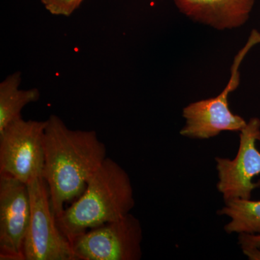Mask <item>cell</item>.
I'll return each instance as SVG.
<instances>
[{"instance_id": "3", "label": "cell", "mask_w": 260, "mask_h": 260, "mask_svg": "<svg viewBox=\"0 0 260 260\" xmlns=\"http://www.w3.org/2000/svg\"><path fill=\"white\" fill-rule=\"evenodd\" d=\"M260 44V32L253 30L245 45L234 57L230 80L217 96L191 103L183 109L185 125L180 130L184 138L207 140L218 136L222 132H241L247 122L231 111L229 96L240 83L239 68L249 51Z\"/></svg>"}, {"instance_id": "5", "label": "cell", "mask_w": 260, "mask_h": 260, "mask_svg": "<svg viewBox=\"0 0 260 260\" xmlns=\"http://www.w3.org/2000/svg\"><path fill=\"white\" fill-rule=\"evenodd\" d=\"M47 120H24L20 117L0 133V174L28 184L42 177L44 135Z\"/></svg>"}, {"instance_id": "12", "label": "cell", "mask_w": 260, "mask_h": 260, "mask_svg": "<svg viewBox=\"0 0 260 260\" xmlns=\"http://www.w3.org/2000/svg\"><path fill=\"white\" fill-rule=\"evenodd\" d=\"M84 0H41L43 6L51 15L70 16Z\"/></svg>"}, {"instance_id": "14", "label": "cell", "mask_w": 260, "mask_h": 260, "mask_svg": "<svg viewBox=\"0 0 260 260\" xmlns=\"http://www.w3.org/2000/svg\"><path fill=\"white\" fill-rule=\"evenodd\" d=\"M242 251L249 259L260 260V248H249L242 249Z\"/></svg>"}, {"instance_id": "8", "label": "cell", "mask_w": 260, "mask_h": 260, "mask_svg": "<svg viewBox=\"0 0 260 260\" xmlns=\"http://www.w3.org/2000/svg\"><path fill=\"white\" fill-rule=\"evenodd\" d=\"M30 213L28 184L0 174V259L24 260Z\"/></svg>"}, {"instance_id": "7", "label": "cell", "mask_w": 260, "mask_h": 260, "mask_svg": "<svg viewBox=\"0 0 260 260\" xmlns=\"http://www.w3.org/2000/svg\"><path fill=\"white\" fill-rule=\"evenodd\" d=\"M260 140V119L252 117L240 132L237 156L234 159L216 157L218 181L217 189L224 202L251 200L252 191L260 186L254 178L260 174V152L256 143Z\"/></svg>"}, {"instance_id": "4", "label": "cell", "mask_w": 260, "mask_h": 260, "mask_svg": "<svg viewBox=\"0 0 260 260\" xmlns=\"http://www.w3.org/2000/svg\"><path fill=\"white\" fill-rule=\"evenodd\" d=\"M143 228L133 214L82 233L70 241L75 260H140Z\"/></svg>"}, {"instance_id": "6", "label": "cell", "mask_w": 260, "mask_h": 260, "mask_svg": "<svg viewBox=\"0 0 260 260\" xmlns=\"http://www.w3.org/2000/svg\"><path fill=\"white\" fill-rule=\"evenodd\" d=\"M30 223L23 245L24 260H75L70 241L56 223L49 188L43 177L28 184Z\"/></svg>"}, {"instance_id": "10", "label": "cell", "mask_w": 260, "mask_h": 260, "mask_svg": "<svg viewBox=\"0 0 260 260\" xmlns=\"http://www.w3.org/2000/svg\"><path fill=\"white\" fill-rule=\"evenodd\" d=\"M21 73L9 75L0 83V133L12 121L22 117L23 108L39 101L37 88L20 89Z\"/></svg>"}, {"instance_id": "2", "label": "cell", "mask_w": 260, "mask_h": 260, "mask_svg": "<svg viewBox=\"0 0 260 260\" xmlns=\"http://www.w3.org/2000/svg\"><path fill=\"white\" fill-rule=\"evenodd\" d=\"M135 205L129 176L119 164L107 158L78 200L55 218L56 223L70 242L88 229L122 218Z\"/></svg>"}, {"instance_id": "13", "label": "cell", "mask_w": 260, "mask_h": 260, "mask_svg": "<svg viewBox=\"0 0 260 260\" xmlns=\"http://www.w3.org/2000/svg\"><path fill=\"white\" fill-rule=\"evenodd\" d=\"M241 249L260 248V234H240L238 237Z\"/></svg>"}, {"instance_id": "1", "label": "cell", "mask_w": 260, "mask_h": 260, "mask_svg": "<svg viewBox=\"0 0 260 260\" xmlns=\"http://www.w3.org/2000/svg\"><path fill=\"white\" fill-rule=\"evenodd\" d=\"M42 177L57 218L67 202L83 194L88 181L107 157V148L93 130L71 129L59 116L47 120Z\"/></svg>"}, {"instance_id": "9", "label": "cell", "mask_w": 260, "mask_h": 260, "mask_svg": "<svg viewBox=\"0 0 260 260\" xmlns=\"http://www.w3.org/2000/svg\"><path fill=\"white\" fill-rule=\"evenodd\" d=\"M186 18L218 30L240 28L248 21L255 0H173Z\"/></svg>"}, {"instance_id": "11", "label": "cell", "mask_w": 260, "mask_h": 260, "mask_svg": "<svg viewBox=\"0 0 260 260\" xmlns=\"http://www.w3.org/2000/svg\"><path fill=\"white\" fill-rule=\"evenodd\" d=\"M224 203L217 214L230 218L224 226L228 234H260V200L237 199Z\"/></svg>"}]
</instances>
